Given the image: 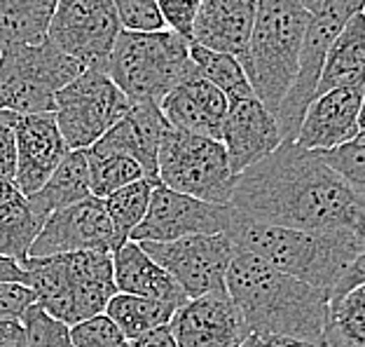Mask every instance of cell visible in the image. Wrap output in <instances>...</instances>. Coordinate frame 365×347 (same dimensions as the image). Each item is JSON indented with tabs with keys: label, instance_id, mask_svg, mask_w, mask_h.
<instances>
[{
	"label": "cell",
	"instance_id": "6da1fadb",
	"mask_svg": "<svg viewBox=\"0 0 365 347\" xmlns=\"http://www.w3.org/2000/svg\"><path fill=\"white\" fill-rule=\"evenodd\" d=\"M230 206L262 226L351 233L365 244V197L321 160L319 153L284 144L237 176Z\"/></svg>",
	"mask_w": 365,
	"mask_h": 347
},
{
	"label": "cell",
	"instance_id": "7a4b0ae2",
	"mask_svg": "<svg viewBox=\"0 0 365 347\" xmlns=\"http://www.w3.org/2000/svg\"><path fill=\"white\" fill-rule=\"evenodd\" d=\"M225 288L251 333L323 345L328 296L319 288L274 270L242 249L235 251L227 268Z\"/></svg>",
	"mask_w": 365,
	"mask_h": 347
},
{
	"label": "cell",
	"instance_id": "3957f363",
	"mask_svg": "<svg viewBox=\"0 0 365 347\" xmlns=\"http://www.w3.org/2000/svg\"><path fill=\"white\" fill-rule=\"evenodd\" d=\"M237 249L253 253L274 270L330 293L339 272L354 261L365 244L351 233H317L262 226L237 213V223L227 233Z\"/></svg>",
	"mask_w": 365,
	"mask_h": 347
},
{
	"label": "cell",
	"instance_id": "277c9868",
	"mask_svg": "<svg viewBox=\"0 0 365 347\" xmlns=\"http://www.w3.org/2000/svg\"><path fill=\"white\" fill-rule=\"evenodd\" d=\"M312 12L300 0H258L255 24L244 56V71L255 99L277 115L300 64Z\"/></svg>",
	"mask_w": 365,
	"mask_h": 347
},
{
	"label": "cell",
	"instance_id": "5b68a950",
	"mask_svg": "<svg viewBox=\"0 0 365 347\" xmlns=\"http://www.w3.org/2000/svg\"><path fill=\"white\" fill-rule=\"evenodd\" d=\"M106 73L131 104H162L176 85L195 76L190 40L173 31H122L108 59Z\"/></svg>",
	"mask_w": 365,
	"mask_h": 347
},
{
	"label": "cell",
	"instance_id": "8992f818",
	"mask_svg": "<svg viewBox=\"0 0 365 347\" xmlns=\"http://www.w3.org/2000/svg\"><path fill=\"white\" fill-rule=\"evenodd\" d=\"M85 71L52 40L0 52V109L38 115L54 113V96Z\"/></svg>",
	"mask_w": 365,
	"mask_h": 347
},
{
	"label": "cell",
	"instance_id": "52a82bcc",
	"mask_svg": "<svg viewBox=\"0 0 365 347\" xmlns=\"http://www.w3.org/2000/svg\"><path fill=\"white\" fill-rule=\"evenodd\" d=\"M157 181L173 193L211 204H230L237 176L222 141L169 127L157 153Z\"/></svg>",
	"mask_w": 365,
	"mask_h": 347
},
{
	"label": "cell",
	"instance_id": "ba28073f",
	"mask_svg": "<svg viewBox=\"0 0 365 347\" xmlns=\"http://www.w3.org/2000/svg\"><path fill=\"white\" fill-rule=\"evenodd\" d=\"M365 10V0H326L317 12L312 14V21L307 26L300 64H297V76L293 80V87L288 89L286 99L281 101L279 113L274 115L277 120L281 139L284 144H295L297 131L304 120V113L309 109L317 85L321 80L323 64H326L328 49L333 40L344 29V24L354 14Z\"/></svg>",
	"mask_w": 365,
	"mask_h": 347
},
{
	"label": "cell",
	"instance_id": "9c48e42d",
	"mask_svg": "<svg viewBox=\"0 0 365 347\" xmlns=\"http://www.w3.org/2000/svg\"><path fill=\"white\" fill-rule=\"evenodd\" d=\"M129 109L131 101L103 71H82L54 96V120L68 151H89Z\"/></svg>",
	"mask_w": 365,
	"mask_h": 347
},
{
	"label": "cell",
	"instance_id": "30bf717a",
	"mask_svg": "<svg viewBox=\"0 0 365 347\" xmlns=\"http://www.w3.org/2000/svg\"><path fill=\"white\" fill-rule=\"evenodd\" d=\"M122 33L110 0H56L47 38L85 71H103Z\"/></svg>",
	"mask_w": 365,
	"mask_h": 347
},
{
	"label": "cell",
	"instance_id": "8fae6325",
	"mask_svg": "<svg viewBox=\"0 0 365 347\" xmlns=\"http://www.w3.org/2000/svg\"><path fill=\"white\" fill-rule=\"evenodd\" d=\"M140 246L176 279L187 301L213 291H225L227 268L237 251L227 233L192 235L176 242H143Z\"/></svg>",
	"mask_w": 365,
	"mask_h": 347
},
{
	"label": "cell",
	"instance_id": "7c38bea8",
	"mask_svg": "<svg viewBox=\"0 0 365 347\" xmlns=\"http://www.w3.org/2000/svg\"><path fill=\"white\" fill-rule=\"evenodd\" d=\"M237 211L230 204H211L197 197L173 193L157 183L145 218L129 235L131 242H176L192 235L230 233Z\"/></svg>",
	"mask_w": 365,
	"mask_h": 347
},
{
	"label": "cell",
	"instance_id": "4fadbf2b",
	"mask_svg": "<svg viewBox=\"0 0 365 347\" xmlns=\"http://www.w3.org/2000/svg\"><path fill=\"white\" fill-rule=\"evenodd\" d=\"M124 242L129 239H124L113 226L103 202L89 197L85 202L52 213L43 223L29 258H47V256H66L76 251L115 253Z\"/></svg>",
	"mask_w": 365,
	"mask_h": 347
},
{
	"label": "cell",
	"instance_id": "5bb4252c",
	"mask_svg": "<svg viewBox=\"0 0 365 347\" xmlns=\"http://www.w3.org/2000/svg\"><path fill=\"white\" fill-rule=\"evenodd\" d=\"M169 331L178 347H242L251 336L227 288L190 298L173 312Z\"/></svg>",
	"mask_w": 365,
	"mask_h": 347
},
{
	"label": "cell",
	"instance_id": "9a60e30c",
	"mask_svg": "<svg viewBox=\"0 0 365 347\" xmlns=\"http://www.w3.org/2000/svg\"><path fill=\"white\" fill-rule=\"evenodd\" d=\"M220 141L225 146L230 169L235 176L269 158L277 148L284 146L274 115L255 96L230 101Z\"/></svg>",
	"mask_w": 365,
	"mask_h": 347
},
{
	"label": "cell",
	"instance_id": "2e32d148",
	"mask_svg": "<svg viewBox=\"0 0 365 347\" xmlns=\"http://www.w3.org/2000/svg\"><path fill=\"white\" fill-rule=\"evenodd\" d=\"M54 113L21 115L16 127V171L14 186L19 193L33 197L47 183V178L56 171V167L68 155Z\"/></svg>",
	"mask_w": 365,
	"mask_h": 347
},
{
	"label": "cell",
	"instance_id": "e0dca14e",
	"mask_svg": "<svg viewBox=\"0 0 365 347\" xmlns=\"http://www.w3.org/2000/svg\"><path fill=\"white\" fill-rule=\"evenodd\" d=\"M363 89H333L312 99L297 131L295 146L326 153L359 139Z\"/></svg>",
	"mask_w": 365,
	"mask_h": 347
},
{
	"label": "cell",
	"instance_id": "ac0fdd59",
	"mask_svg": "<svg viewBox=\"0 0 365 347\" xmlns=\"http://www.w3.org/2000/svg\"><path fill=\"white\" fill-rule=\"evenodd\" d=\"M230 101L197 73L182 80L162 99L160 111L173 129L220 141Z\"/></svg>",
	"mask_w": 365,
	"mask_h": 347
},
{
	"label": "cell",
	"instance_id": "d6986e66",
	"mask_svg": "<svg viewBox=\"0 0 365 347\" xmlns=\"http://www.w3.org/2000/svg\"><path fill=\"white\" fill-rule=\"evenodd\" d=\"M171 125L162 115L157 104H131L129 113L106 131L91 151L118 153L136 160L145 171V178L157 181V153L162 136Z\"/></svg>",
	"mask_w": 365,
	"mask_h": 347
},
{
	"label": "cell",
	"instance_id": "ffe728a7",
	"mask_svg": "<svg viewBox=\"0 0 365 347\" xmlns=\"http://www.w3.org/2000/svg\"><path fill=\"white\" fill-rule=\"evenodd\" d=\"M255 10L258 0H202L190 43L244 61Z\"/></svg>",
	"mask_w": 365,
	"mask_h": 347
},
{
	"label": "cell",
	"instance_id": "44dd1931",
	"mask_svg": "<svg viewBox=\"0 0 365 347\" xmlns=\"http://www.w3.org/2000/svg\"><path fill=\"white\" fill-rule=\"evenodd\" d=\"M113 275L118 293L150 298L157 303L171 305L176 310L187 303V296L182 293L176 279L160 263H155L143 251V246L131 242V239L113 253Z\"/></svg>",
	"mask_w": 365,
	"mask_h": 347
},
{
	"label": "cell",
	"instance_id": "7402d4cb",
	"mask_svg": "<svg viewBox=\"0 0 365 347\" xmlns=\"http://www.w3.org/2000/svg\"><path fill=\"white\" fill-rule=\"evenodd\" d=\"M63 258L71 272L78 321H85L96 315H106L108 303L118 293L115 275H113V253L76 251V253H66Z\"/></svg>",
	"mask_w": 365,
	"mask_h": 347
},
{
	"label": "cell",
	"instance_id": "603a6c76",
	"mask_svg": "<svg viewBox=\"0 0 365 347\" xmlns=\"http://www.w3.org/2000/svg\"><path fill=\"white\" fill-rule=\"evenodd\" d=\"M365 87V14H354L328 49L314 99L333 89Z\"/></svg>",
	"mask_w": 365,
	"mask_h": 347
},
{
	"label": "cell",
	"instance_id": "cb8c5ba5",
	"mask_svg": "<svg viewBox=\"0 0 365 347\" xmlns=\"http://www.w3.org/2000/svg\"><path fill=\"white\" fill-rule=\"evenodd\" d=\"M21 268L26 272V286L33 291L38 308L68 326L78 324L76 296H73L71 272L63 256L26 258L21 263Z\"/></svg>",
	"mask_w": 365,
	"mask_h": 347
},
{
	"label": "cell",
	"instance_id": "d4e9b609",
	"mask_svg": "<svg viewBox=\"0 0 365 347\" xmlns=\"http://www.w3.org/2000/svg\"><path fill=\"white\" fill-rule=\"evenodd\" d=\"M91 197L89 188V164L85 151H71L56 171L47 178V183L29 197L33 213L40 221H47L52 213L68 209V206L85 202Z\"/></svg>",
	"mask_w": 365,
	"mask_h": 347
},
{
	"label": "cell",
	"instance_id": "484cf974",
	"mask_svg": "<svg viewBox=\"0 0 365 347\" xmlns=\"http://www.w3.org/2000/svg\"><path fill=\"white\" fill-rule=\"evenodd\" d=\"M56 0H0V52L47 40Z\"/></svg>",
	"mask_w": 365,
	"mask_h": 347
},
{
	"label": "cell",
	"instance_id": "4316f807",
	"mask_svg": "<svg viewBox=\"0 0 365 347\" xmlns=\"http://www.w3.org/2000/svg\"><path fill=\"white\" fill-rule=\"evenodd\" d=\"M176 308L164 303H157L150 298H138V296L129 293H115L106 308V317L115 321L120 328L124 341L131 343L136 338L155 331V328L169 326Z\"/></svg>",
	"mask_w": 365,
	"mask_h": 347
},
{
	"label": "cell",
	"instance_id": "83f0119b",
	"mask_svg": "<svg viewBox=\"0 0 365 347\" xmlns=\"http://www.w3.org/2000/svg\"><path fill=\"white\" fill-rule=\"evenodd\" d=\"M323 347H365V284L328 303Z\"/></svg>",
	"mask_w": 365,
	"mask_h": 347
},
{
	"label": "cell",
	"instance_id": "f1b7e54d",
	"mask_svg": "<svg viewBox=\"0 0 365 347\" xmlns=\"http://www.w3.org/2000/svg\"><path fill=\"white\" fill-rule=\"evenodd\" d=\"M190 56H192L197 76L204 78L206 82H211L215 89H220V92L227 96V101L255 96L242 61L235 59V56L211 52V49L195 45V43H190Z\"/></svg>",
	"mask_w": 365,
	"mask_h": 347
},
{
	"label": "cell",
	"instance_id": "f546056e",
	"mask_svg": "<svg viewBox=\"0 0 365 347\" xmlns=\"http://www.w3.org/2000/svg\"><path fill=\"white\" fill-rule=\"evenodd\" d=\"M40 228H43V221L33 213L26 197L0 206V256L24 263L29 258Z\"/></svg>",
	"mask_w": 365,
	"mask_h": 347
},
{
	"label": "cell",
	"instance_id": "4dcf8cb0",
	"mask_svg": "<svg viewBox=\"0 0 365 347\" xmlns=\"http://www.w3.org/2000/svg\"><path fill=\"white\" fill-rule=\"evenodd\" d=\"M85 153H87V164H89L91 197H96V200H106L115 190L145 178L143 167H140L136 160L127 158V155L98 153V151H91V148Z\"/></svg>",
	"mask_w": 365,
	"mask_h": 347
},
{
	"label": "cell",
	"instance_id": "1f68e13d",
	"mask_svg": "<svg viewBox=\"0 0 365 347\" xmlns=\"http://www.w3.org/2000/svg\"><path fill=\"white\" fill-rule=\"evenodd\" d=\"M155 181L140 178L136 183H129L120 190H115L113 195H108L103 202L106 213L110 216L113 226L118 228V233L129 239V235L140 226V221L145 218L148 206H150V197L155 190Z\"/></svg>",
	"mask_w": 365,
	"mask_h": 347
},
{
	"label": "cell",
	"instance_id": "d6a6232c",
	"mask_svg": "<svg viewBox=\"0 0 365 347\" xmlns=\"http://www.w3.org/2000/svg\"><path fill=\"white\" fill-rule=\"evenodd\" d=\"M321 160L328 164L335 174H339L356 193L365 197V136L356 141L333 148V151L319 153Z\"/></svg>",
	"mask_w": 365,
	"mask_h": 347
},
{
	"label": "cell",
	"instance_id": "836d02e7",
	"mask_svg": "<svg viewBox=\"0 0 365 347\" xmlns=\"http://www.w3.org/2000/svg\"><path fill=\"white\" fill-rule=\"evenodd\" d=\"M21 324L26 328V347H73L71 326L49 317L38 305H31Z\"/></svg>",
	"mask_w": 365,
	"mask_h": 347
},
{
	"label": "cell",
	"instance_id": "e575fe53",
	"mask_svg": "<svg viewBox=\"0 0 365 347\" xmlns=\"http://www.w3.org/2000/svg\"><path fill=\"white\" fill-rule=\"evenodd\" d=\"M118 12L122 31L131 33H160L167 31L157 0H110Z\"/></svg>",
	"mask_w": 365,
	"mask_h": 347
},
{
	"label": "cell",
	"instance_id": "d590c367",
	"mask_svg": "<svg viewBox=\"0 0 365 347\" xmlns=\"http://www.w3.org/2000/svg\"><path fill=\"white\" fill-rule=\"evenodd\" d=\"M71 341L73 347H120L127 343L115 321L106 315H96L73 324Z\"/></svg>",
	"mask_w": 365,
	"mask_h": 347
},
{
	"label": "cell",
	"instance_id": "8d00e7d4",
	"mask_svg": "<svg viewBox=\"0 0 365 347\" xmlns=\"http://www.w3.org/2000/svg\"><path fill=\"white\" fill-rule=\"evenodd\" d=\"M157 5L169 31L178 33L185 40H192V26L202 0H157Z\"/></svg>",
	"mask_w": 365,
	"mask_h": 347
},
{
	"label": "cell",
	"instance_id": "74e56055",
	"mask_svg": "<svg viewBox=\"0 0 365 347\" xmlns=\"http://www.w3.org/2000/svg\"><path fill=\"white\" fill-rule=\"evenodd\" d=\"M21 115L0 109V176L12 178L16 171V127Z\"/></svg>",
	"mask_w": 365,
	"mask_h": 347
},
{
	"label": "cell",
	"instance_id": "f35d334b",
	"mask_svg": "<svg viewBox=\"0 0 365 347\" xmlns=\"http://www.w3.org/2000/svg\"><path fill=\"white\" fill-rule=\"evenodd\" d=\"M31 305H36V298L26 284H0V321H21Z\"/></svg>",
	"mask_w": 365,
	"mask_h": 347
},
{
	"label": "cell",
	"instance_id": "ab89813d",
	"mask_svg": "<svg viewBox=\"0 0 365 347\" xmlns=\"http://www.w3.org/2000/svg\"><path fill=\"white\" fill-rule=\"evenodd\" d=\"M363 284H365V251H361L354 261H349V266L339 272L335 286L330 288V293H328V303L342 298L344 293H349Z\"/></svg>",
	"mask_w": 365,
	"mask_h": 347
},
{
	"label": "cell",
	"instance_id": "60d3db41",
	"mask_svg": "<svg viewBox=\"0 0 365 347\" xmlns=\"http://www.w3.org/2000/svg\"><path fill=\"white\" fill-rule=\"evenodd\" d=\"M242 347H323V345H314V343L297 341V338H286V336H258V333H251L242 343Z\"/></svg>",
	"mask_w": 365,
	"mask_h": 347
},
{
	"label": "cell",
	"instance_id": "b9f144b4",
	"mask_svg": "<svg viewBox=\"0 0 365 347\" xmlns=\"http://www.w3.org/2000/svg\"><path fill=\"white\" fill-rule=\"evenodd\" d=\"M0 347H26V328L21 321H0Z\"/></svg>",
	"mask_w": 365,
	"mask_h": 347
},
{
	"label": "cell",
	"instance_id": "7bdbcfd3",
	"mask_svg": "<svg viewBox=\"0 0 365 347\" xmlns=\"http://www.w3.org/2000/svg\"><path fill=\"white\" fill-rule=\"evenodd\" d=\"M131 347H178V345L173 341L169 326H162V328H155V331L136 338V341H131Z\"/></svg>",
	"mask_w": 365,
	"mask_h": 347
},
{
	"label": "cell",
	"instance_id": "ee69618b",
	"mask_svg": "<svg viewBox=\"0 0 365 347\" xmlns=\"http://www.w3.org/2000/svg\"><path fill=\"white\" fill-rule=\"evenodd\" d=\"M3 282L26 284V272H24L19 261H12V258L0 256V284H3Z\"/></svg>",
	"mask_w": 365,
	"mask_h": 347
},
{
	"label": "cell",
	"instance_id": "f6af8a7d",
	"mask_svg": "<svg viewBox=\"0 0 365 347\" xmlns=\"http://www.w3.org/2000/svg\"><path fill=\"white\" fill-rule=\"evenodd\" d=\"M19 200H24V195L19 193V188L14 186V181L0 176V206H7Z\"/></svg>",
	"mask_w": 365,
	"mask_h": 347
},
{
	"label": "cell",
	"instance_id": "bcb514c9",
	"mask_svg": "<svg viewBox=\"0 0 365 347\" xmlns=\"http://www.w3.org/2000/svg\"><path fill=\"white\" fill-rule=\"evenodd\" d=\"M300 3L304 5V10H309V12L314 14L323 3H326V0H300Z\"/></svg>",
	"mask_w": 365,
	"mask_h": 347
},
{
	"label": "cell",
	"instance_id": "7dc6e473",
	"mask_svg": "<svg viewBox=\"0 0 365 347\" xmlns=\"http://www.w3.org/2000/svg\"><path fill=\"white\" fill-rule=\"evenodd\" d=\"M359 136H365V87H363V106H361V120H359Z\"/></svg>",
	"mask_w": 365,
	"mask_h": 347
},
{
	"label": "cell",
	"instance_id": "c3c4849f",
	"mask_svg": "<svg viewBox=\"0 0 365 347\" xmlns=\"http://www.w3.org/2000/svg\"><path fill=\"white\" fill-rule=\"evenodd\" d=\"M120 347H131V343H124V345H120Z\"/></svg>",
	"mask_w": 365,
	"mask_h": 347
},
{
	"label": "cell",
	"instance_id": "681fc988",
	"mask_svg": "<svg viewBox=\"0 0 365 347\" xmlns=\"http://www.w3.org/2000/svg\"><path fill=\"white\" fill-rule=\"evenodd\" d=\"M363 14H365V10H363Z\"/></svg>",
	"mask_w": 365,
	"mask_h": 347
}]
</instances>
